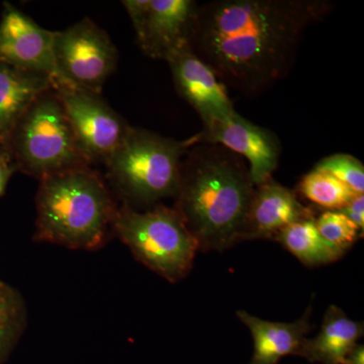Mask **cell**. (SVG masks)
<instances>
[{
    "mask_svg": "<svg viewBox=\"0 0 364 364\" xmlns=\"http://www.w3.org/2000/svg\"><path fill=\"white\" fill-rule=\"evenodd\" d=\"M55 32L46 30L20 9L6 4L0 21V62L21 70L44 74L53 81L59 77L55 66Z\"/></svg>",
    "mask_w": 364,
    "mask_h": 364,
    "instance_id": "11",
    "label": "cell"
},
{
    "mask_svg": "<svg viewBox=\"0 0 364 364\" xmlns=\"http://www.w3.org/2000/svg\"><path fill=\"white\" fill-rule=\"evenodd\" d=\"M14 165L11 163V157L9 151L0 146V196L4 193L9 178L13 176Z\"/></svg>",
    "mask_w": 364,
    "mask_h": 364,
    "instance_id": "23",
    "label": "cell"
},
{
    "mask_svg": "<svg viewBox=\"0 0 364 364\" xmlns=\"http://www.w3.org/2000/svg\"><path fill=\"white\" fill-rule=\"evenodd\" d=\"M203 124V131L196 135L198 143L224 146L243 157L255 186L272 178L282 154L279 139L273 132L251 123L237 112Z\"/></svg>",
    "mask_w": 364,
    "mask_h": 364,
    "instance_id": "10",
    "label": "cell"
},
{
    "mask_svg": "<svg viewBox=\"0 0 364 364\" xmlns=\"http://www.w3.org/2000/svg\"><path fill=\"white\" fill-rule=\"evenodd\" d=\"M35 240L93 251L107 243L117 207L104 179L90 166L40 179Z\"/></svg>",
    "mask_w": 364,
    "mask_h": 364,
    "instance_id": "3",
    "label": "cell"
},
{
    "mask_svg": "<svg viewBox=\"0 0 364 364\" xmlns=\"http://www.w3.org/2000/svg\"><path fill=\"white\" fill-rule=\"evenodd\" d=\"M144 54L167 61L189 47L200 4L193 0H124Z\"/></svg>",
    "mask_w": 364,
    "mask_h": 364,
    "instance_id": "9",
    "label": "cell"
},
{
    "mask_svg": "<svg viewBox=\"0 0 364 364\" xmlns=\"http://www.w3.org/2000/svg\"><path fill=\"white\" fill-rule=\"evenodd\" d=\"M53 88L44 74L21 70L0 62V146L6 147L26 109L45 91Z\"/></svg>",
    "mask_w": 364,
    "mask_h": 364,
    "instance_id": "15",
    "label": "cell"
},
{
    "mask_svg": "<svg viewBox=\"0 0 364 364\" xmlns=\"http://www.w3.org/2000/svg\"><path fill=\"white\" fill-rule=\"evenodd\" d=\"M25 324V306L20 296L9 287L0 289V358L18 338Z\"/></svg>",
    "mask_w": 364,
    "mask_h": 364,
    "instance_id": "19",
    "label": "cell"
},
{
    "mask_svg": "<svg viewBox=\"0 0 364 364\" xmlns=\"http://www.w3.org/2000/svg\"><path fill=\"white\" fill-rule=\"evenodd\" d=\"M6 146L16 166L39 179L91 166L79 150L54 88L42 93L26 109Z\"/></svg>",
    "mask_w": 364,
    "mask_h": 364,
    "instance_id": "6",
    "label": "cell"
},
{
    "mask_svg": "<svg viewBox=\"0 0 364 364\" xmlns=\"http://www.w3.org/2000/svg\"><path fill=\"white\" fill-rule=\"evenodd\" d=\"M312 306L294 323H275L239 311L240 318L252 335L254 352L249 364H277L287 355L298 356L306 335L311 331Z\"/></svg>",
    "mask_w": 364,
    "mask_h": 364,
    "instance_id": "14",
    "label": "cell"
},
{
    "mask_svg": "<svg viewBox=\"0 0 364 364\" xmlns=\"http://www.w3.org/2000/svg\"><path fill=\"white\" fill-rule=\"evenodd\" d=\"M177 92L200 114L203 123L234 114V105L214 71L191 47L167 60Z\"/></svg>",
    "mask_w": 364,
    "mask_h": 364,
    "instance_id": "12",
    "label": "cell"
},
{
    "mask_svg": "<svg viewBox=\"0 0 364 364\" xmlns=\"http://www.w3.org/2000/svg\"><path fill=\"white\" fill-rule=\"evenodd\" d=\"M331 9L328 0H214L198 6L189 47L226 88L258 97L289 75L306 31Z\"/></svg>",
    "mask_w": 364,
    "mask_h": 364,
    "instance_id": "1",
    "label": "cell"
},
{
    "mask_svg": "<svg viewBox=\"0 0 364 364\" xmlns=\"http://www.w3.org/2000/svg\"><path fill=\"white\" fill-rule=\"evenodd\" d=\"M255 191L247 161L217 144L198 143L182 159L176 208L202 250L229 248Z\"/></svg>",
    "mask_w": 364,
    "mask_h": 364,
    "instance_id": "2",
    "label": "cell"
},
{
    "mask_svg": "<svg viewBox=\"0 0 364 364\" xmlns=\"http://www.w3.org/2000/svg\"><path fill=\"white\" fill-rule=\"evenodd\" d=\"M344 364H364V346L363 344H356L354 348L349 352Z\"/></svg>",
    "mask_w": 364,
    "mask_h": 364,
    "instance_id": "24",
    "label": "cell"
},
{
    "mask_svg": "<svg viewBox=\"0 0 364 364\" xmlns=\"http://www.w3.org/2000/svg\"><path fill=\"white\" fill-rule=\"evenodd\" d=\"M53 54L59 77L55 86L68 85L100 95L117 68L116 46L88 18L55 32Z\"/></svg>",
    "mask_w": 364,
    "mask_h": 364,
    "instance_id": "7",
    "label": "cell"
},
{
    "mask_svg": "<svg viewBox=\"0 0 364 364\" xmlns=\"http://www.w3.org/2000/svg\"><path fill=\"white\" fill-rule=\"evenodd\" d=\"M198 136L178 141L131 127L124 142L107 162V177L126 205H155L176 198L182 159Z\"/></svg>",
    "mask_w": 364,
    "mask_h": 364,
    "instance_id": "4",
    "label": "cell"
},
{
    "mask_svg": "<svg viewBox=\"0 0 364 364\" xmlns=\"http://www.w3.org/2000/svg\"><path fill=\"white\" fill-rule=\"evenodd\" d=\"M315 169L331 174L348 186L355 195H363L364 166L358 158L343 153L330 155L321 160Z\"/></svg>",
    "mask_w": 364,
    "mask_h": 364,
    "instance_id": "20",
    "label": "cell"
},
{
    "mask_svg": "<svg viewBox=\"0 0 364 364\" xmlns=\"http://www.w3.org/2000/svg\"><path fill=\"white\" fill-rule=\"evenodd\" d=\"M340 212L343 213L347 218L356 227L358 228L361 234L363 233L364 229V196L358 195L352 198L351 202L348 203L344 208H342Z\"/></svg>",
    "mask_w": 364,
    "mask_h": 364,
    "instance_id": "22",
    "label": "cell"
},
{
    "mask_svg": "<svg viewBox=\"0 0 364 364\" xmlns=\"http://www.w3.org/2000/svg\"><path fill=\"white\" fill-rule=\"evenodd\" d=\"M112 232L136 259L171 282L188 274L198 250L176 208L163 205L139 212L124 203L117 208Z\"/></svg>",
    "mask_w": 364,
    "mask_h": 364,
    "instance_id": "5",
    "label": "cell"
},
{
    "mask_svg": "<svg viewBox=\"0 0 364 364\" xmlns=\"http://www.w3.org/2000/svg\"><path fill=\"white\" fill-rule=\"evenodd\" d=\"M312 218L313 210L291 189L272 178L255 186L239 241L275 238L289 225Z\"/></svg>",
    "mask_w": 364,
    "mask_h": 364,
    "instance_id": "13",
    "label": "cell"
},
{
    "mask_svg": "<svg viewBox=\"0 0 364 364\" xmlns=\"http://www.w3.org/2000/svg\"><path fill=\"white\" fill-rule=\"evenodd\" d=\"M4 287H6V284L0 280V289H4Z\"/></svg>",
    "mask_w": 364,
    "mask_h": 364,
    "instance_id": "25",
    "label": "cell"
},
{
    "mask_svg": "<svg viewBox=\"0 0 364 364\" xmlns=\"http://www.w3.org/2000/svg\"><path fill=\"white\" fill-rule=\"evenodd\" d=\"M363 322H356L331 305L328 308L320 332L315 338L304 340L298 356L311 363L344 364L349 352L363 336Z\"/></svg>",
    "mask_w": 364,
    "mask_h": 364,
    "instance_id": "16",
    "label": "cell"
},
{
    "mask_svg": "<svg viewBox=\"0 0 364 364\" xmlns=\"http://www.w3.org/2000/svg\"><path fill=\"white\" fill-rule=\"evenodd\" d=\"M53 88L83 156L90 165L107 162L124 142L132 126L98 93L68 85Z\"/></svg>",
    "mask_w": 364,
    "mask_h": 364,
    "instance_id": "8",
    "label": "cell"
},
{
    "mask_svg": "<svg viewBox=\"0 0 364 364\" xmlns=\"http://www.w3.org/2000/svg\"><path fill=\"white\" fill-rule=\"evenodd\" d=\"M299 191L306 200L328 210H341L358 196L331 174L318 169L303 176Z\"/></svg>",
    "mask_w": 364,
    "mask_h": 364,
    "instance_id": "18",
    "label": "cell"
},
{
    "mask_svg": "<svg viewBox=\"0 0 364 364\" xmlns=\"http://www.w3.org/2000/svg\"><path fill=\"white\" fill-rule=\"evenodd\" d=\"M315 219L312 218L289 225L274 238L301 263L309 267L334 262L345 252L321 236L316 227Z\"/></svg>",
    "mask_w": 364,
    "mask_h": 364,
    "instance_id": "17",
    "label": "cell"
},
{
    "mask_svg": "<svg viewBox=\"0 0 364 364\" xmlns=\"http://www.w3.org/2000/svg\"><path fill=\"white\" fill-rule=\"evenodd\" d=\"M321 236L342 250L353 245L359 237L358 228L340 210H327L315 219Z\"/></svg>",
    "mask_w": 364,
    "mask_h": 364,
    "instance_id": "21",
    "label": "cell"
}]
</instances>
